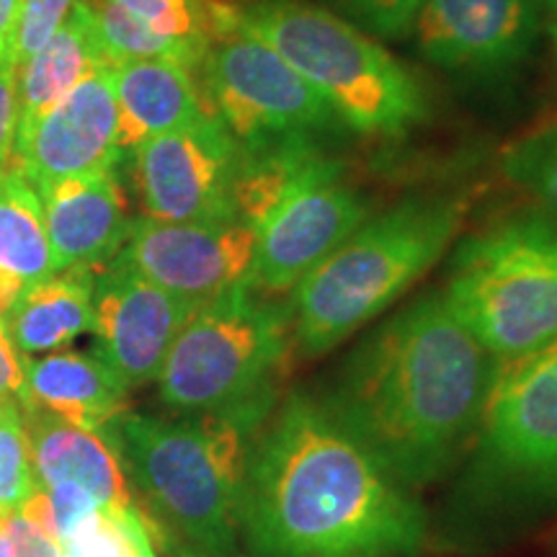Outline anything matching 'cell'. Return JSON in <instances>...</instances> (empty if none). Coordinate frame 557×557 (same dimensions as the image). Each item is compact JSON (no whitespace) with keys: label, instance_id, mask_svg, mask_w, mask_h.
<instances>
[{"label":"cell","instance_id":"obj_1","mask_svg":"<svg viewBox=\"0 0 557 557\" xmlns=\"http://www.w3.org/2000/svg\"><path fill=\"white\" fill-rule=\"evenodd\" d=\"M426 508L315 395L292 389L256 436L243 506L246 557H418Z\"/></svg>","mask_w":557,"mask_h":557},{"label":"cell","instance_id":"obj_2","mask_svg":"<svg viewBox=\"0 0 557 557\" xmlns=\"http://www.w3.org/2000/svg\"><path fill=\"white\" fill-rule=\"evenodd\" d=\"M493 372L496 357L451 315L442 292H429L361 338L318 400L416 493L468 455Z\"/></svg>","mask_w":557,"mask_h":557},{"label":"cell","instance_id":"obj_3","mask_svg":"<svg viewBox=\"0 0 557 557\" xmlns=\"http://www.w3.org/2000/svg\"><path fill=\"white\" fill-rule=\"evenodd\" d=\"M274 410L122 413L107 429L132 491L191 557L243 555V506L256 436Z\"/></svg>","mask_w":557,"mask_h":557},{"label":"cell","instance_id":"obj_4","mask_svg":"<svg viewBox=\"0 0 557 557\" xmlns=\"http://www.w3.org/2000/svg\"><path fill=\"white\" fill-rule=\"evenodd\" d=\"M465 201L418 194L372 214L292 289V346L318 359L393 308L455 243Z\"/></svg>","mask_w":557,"mask_h":557},{"label":"cell","instance_id":"obj_5","mask_svg":"<svg viewBox=\"0 0 557 557\" xmlns=\"http://www.w3.org/2000/svg\"><path fill=\"white\" fill-rule=\"evenodd\" d=\"M549 508H557V338L496 359L449 519L462 537H480Z\"/></svg>","mask_w":557,"mask_h":557},{"label":"cell","instance_id":"obj_6","mask_svg":"<svg viewBox=\"0 0 557 557\" xmlns=\"http://www.w3.org/2000/svg\"><path fill=\"white\" fill-rule=\"evenodd\" d=\"M235 209L256 230L250 287L267 297L295 289L372 218L344 163L318 148L315 137L282 139L246 152L235 181Z\"/></svg>","mask_w":557,"mask_h":557},{"label":"cell","instance_id":"obj_7","mask_svg":"<svg viewBox=\"0 0 557 557\" xmlns=\"http://www.w3.org/2000/svg\"><path fill=\"white\" fill-rule=\"evenodd\" d=\"M238 26L284 58L357 135L393 139L429 120L426 90L380 41L310 0H238Z\"/></svg>","mask_w":557,"mask_h":557},{"label":"cell","instance_id":"obj_8","mask_svg":"<svg viewBox=\"0 0 557 557\" xmlns=\"http://www.w3.org/2000/svg\"><path fill=\"white\" fill-rule=\"evenodd\" d=\"M292 346L289 310L250 284L199 305L158 374V395L178 416L274 410Z\"/></svg>","mask_w":557,"mask_h":557},{"label":"cell","instance_id":"obj_9","mask_svg":"<svg viewBox=\"0 0 557 557\" xmlns=\"http://www.w3.org/2000/svg\"><path fill=\"white\" fill-rule=\"evenodd\" d=\"M442 297L491 357L549 344L557 338V220L527 209L468 235Z\"/></svg>","mask_w":557,"mask_h":557},{"label":"cell","instance_id":"obj_10","mask_svg":"<svg viewBox=\"0 0 557 557\" xmlns=\"http://www.w3.org/2000/svg\"><path fill=\"white\" fill-rule=\"evenodd\" d=\"M201 94L243 150L315 137L336 122L323 96L267 41L235 24L201 60Z\"/></svg>","mask_w":557,"mask_h":557},{"label":"cell","instance_id":"obj_11","mask_svg":"<svg viewBox=\"0 0 557 557\" xmlns=\"http://www.w3.org/2000/svg\"><path fill=\"white\" fill-rule=\"evenodd\" d=\"M132 152V176L145 218L163 222L238 218L233 191L240 145L212 111L189 127L148 139Z\"/></svg>","mask_w":557,"mask_h":557},{"label":"cell","instance_id":"obj_12","mask_svg":"<svg viewBox=\"0 0 557 557\" xmlns=\"http://www.w3.org/2000/svg\"><path fill=\"white\" fill-rule=\"evenodd\" d=\"M158 287L205 305L250 284L256 263V230L240 218L163 222L135 218L116 256Z\"/></svg>","mask_w":557,"mask_h":557},{"label":"cell","instance_id":"obj_13","mask_svg":"<svg viewBox=\"0 0 557 557\" xmlns=\"http://www.w3.org/2000/svg\"><path fill=\"white\" fill-rule=\"evenodd\" d=\"M197 308L114 259L96 276L94 287L90 333L96 336V357L129 389L156 382Z\"/></svg>","mask_w":557,"mask_h":557},{"label":"cell","instance_id":"obj_14","mask_svg":"<svg viewBox=\"0 0 557 557\" xmlns=\"http://www.w3.org/2000/svg\"><path fill=\"white\" fill-rule=\"evenodd\" d=\"M421 58L457 75L504 78L540 37L537 0H423L413 21Z\"/></svg>","mask_w":557,"mask_h":557},{"label":"cell","instance_id":"obj_15","mask_svg":"<svg viewBox=\"0 0 557 557\" xmlns=\"http://www.w3.org/2000/svg\"><path fill=\"white\" fill-rule=\"evenodd\" d=\"M120 156L114 67L90 73L32 129L13 139L16 169L37 191L67 178L114 171Z\"/></svg>","mask_w":557,"mask_h":557},{"label":"cell","instance_id":"obj_16","mask_svg":"<svg viewBox=\"0 0 557 557\" xmlns=\"http://www.w3.org/2000/svg\"><path fill=\"white\" fill-rule=\"evenodd\" d=\"M54 269H103L129 235L127 197L114 171L67 178L39 189Z\"/></svg>","mask_w":557,"mask_h":557},{"label":"cell","instance_id":"obj_17","mask_svg":"<svg viewBox=\"0 0 557 557\" xmlns=\"http://www.w3.org/2000/svg\"><path fill=\"white\" fill-rule=\"evenodd\" d=\"M32 468L37 483H73L107 511L137 508L122 457L107 431H88L39 408H24Z\"/></svg>","mask_w":557,"mask_h":557},{"label":"cell","instance_id":"obj_18","mask_svg":"<svg viewBox=\"0 0 557 557\" xmlns=\"http://www.w3.org/2000/svg\"><path fill=\"white\" fill-rule=\"evenodd\" d=\"M116 148L137 150L152 137L209 114L191 67L173 60H132L114 67Z\"/></svg>","mask_w":557,"mask_h":557},{"label":"cell","instance_id":"obj_19","mask_svg":"<svg viewBox=\"0 0 557 557\" xmlns=\"http://www.w3.org/2000/svg\"><path fill=\"white\" fill-rule=\"evenodd\" d=\"M24 367L29 408L88 431H107L127 413L129 387L96 354H45Z\"/></svg>","mask_w":557,"mask_h":557},{"label":"cell","instance_id":"obj_20","mask_svg":"<svg viewBox=\"0 0 557 557\" xmlns=\"http://www.w3.org/2000/svg\"><path fill=\"white\" fill-rule=\"evenodd\" d=\"M99 67H111L96 34L86 0H75L67 18L50 41L16 65L18 120L16 137L32 129L47 111L58 107L78 83Z\"/></svg>","mask_w":557,"mask_h":557},{"label":"cell","instance_id":"obj_21","mask_svg":"<svg viewBox=\"0 0 557 557\" xmlns=\"http://www.w3.org/2000/svg\"><path fill=\"white\" fill-rule=\"evenodd\" d=\"M96 271L62 269L18 297L5 329L24 357L54 354L94 325Z\"/></svg>","mask_w":557,"mask_h":557},{"label":"cell","instance_id":"obj_22","mask_svg":"<svg viewBox=\"0 0 557 557\" xmlns=\"http://www.w3.org/2000/svg\"><path fill=\"white\" fill-rule=\"evenodd\" d=\"M54 271L39 191L9 165L0 173V315H9L26 289Z\"/></svg>","mask_w":557,"mask_h":557},{"label":"cell","instance_id":"obj_23","mask_svg":"<svg viewBox=\"0 0 557 557\" xmlns=\"http://www.w3.org/2000/svg\"><path fill=\"white\" fill-rule=\"evenodd\" d=\"M86 3L111 67L132 60H173L194 70L205 60L207 50L191 41L158 34L114 0H86Z\"/></svg>","mask_w":557,"mask_h":557},{"label":"cell","instance_id":"obj_24","mask_svg":"<svg viewBox=\"0 0 557 557\" xmlns=\"http://www.w3.org/2000/svg\"><path fill=\"white\" fill-rule=\"evenodd\" d=\"M500 171L557 220V120L513 139L500 156Z\"/></svg>","mask_w":557,"mask_h":557},{"label":"cell","instance_id":"obj_25","mask_svg":"<svg viewBox=\"0 0 557 557\" xmlns=\"http://www.w3.org/2000/svg\"><path fill=\"white\" fill-rule=\"evenodd\" d=\"M37 485L24 416L18 410L9 421L0 423V519L16 513L32 498Z\"/></svg>","mask_w":557,"mask_h":557},{"label":"cell","instance_id":"obj_26","mask_svg":"<svg viewBox=\"0 0 557 557\" xmlns=\"http://www.w3.org/2000/svg\"><path fill=\"white\" fill-rule=\"evenodd\" d=\"M354 26L369 37L403 39L413 29L423 0H336Z\"/></svg>","mask_w":557,"mask_h":557},{"label":"cell","instance_id":"obj_27","mask_svg":"<svg viewBox=\"0 0 557 557\" xmlns=\"http://www.w3.org/2000/svg\"><path fill=\"white\" fill-rule=\"evenodd\" d=\"M75 0H21L16 32V65L26 62L34 52L50 41L62 21L67 18Z\"/></svg>","mask_w":557,"mask_h":557},{"label":"cell","instance_id":"obj_28","mask_svg":"<svg viewBox=\"0 0 557 557\" xmlns=\"http://www.w3.org/2000/svg\"><path fill=\"white\" fill-rule=\"evenodd\" d=\"M45 491H47V498H50L52 527L60 542H65L70 534H73L75 529L90 517V513L101 508L86 491H83V487L73 483H58V485L45 487Z\"/></svg>","mask_w":557,"mask_h":557},{"label":"cell","instance_id":"obj_29","mask_svg":"<svg viewBox=\"0 0 557 557\" xmlns=\"http://www.w3.org/2000/svg\"><path fill=\"white\" fill-rule=\"evenodd\" d=\"M9 532L13 557H65L62 542L54 537L50 529L39 527L37 521L26 519L24 513H11L3 519Z\"/></svg>","mask_w":557,"mask_h":557},{"label":"cell","instance_id":"obj_30","mask_svg":"<svg viewBox=\"0 0 557 557\" xmlns=\"http://www.w3.org/2000/svg\"><path fill=\"white\" fill-rule=\"evenodd\" d=\"M24 354L18 351L5 329V318L0 323V400H11L24 410L29 408V389H26Z\"/></svg>","mask_w":557,"mask_h":557},{"label":"cell","instance_id":"obj_31","mask_svg":"<svg viewBox=\"0 0 557 557\" xmlns=\"http://www.w3.org/2000/svg\"><path fill=\"white\" fill-rule=\"evenodd\" d=\"M16 70H0V173L9 169L16 139Z\"/></svg>","mask_w":557,"mask_h":557},{"label":"cell","instance_id":"obj_32","mask_svg":"<svg viewBox=\"0 0 557 557\" xmlns=\"http://www.w3.org/2000/svg\"><path fill=\"white\" fill-rule=\"evenodd\" d=\"M21 0H0V70H16Z\"/></svg>","mask_w":557,"mask_h":557},{"label":"cell","instance_id":"obj_33","mask_svg":"<svg viewBox=\"0 0 557 557\" xmlns=\"http://www.w3.org/2000/svg\"><path fill=\"white\" fill-rule=\"evenodd\" d=\"M0 557H13V547H11L9 532H5L3 519H0Z\"/></svg>","mask_w":557,"mask_h":557},{"label":"cell","instance_id":"obj_34","mask_svg":"<svg viewBox=\"0 0 557 557\" xmlns=\"http://www.w3.org/2000/svg\"><path fill=\"white\" fill-rule=\"evenodd\" d=\"M18 406L16 403H11V400H0V423H5L9 421L11 416H16L18 413Z\"/></svg>","mask_w":557,"mask_h":557},{"label":"cell","instance_id":"obj_35","mask_svg":"<svg viewBox=\"0 0 557 557\" xmlns=\"http://www.w3.org/2000/svg\"><path fill=\"white\" fill-rule=\"evenodd\" d=\"M549 39H553V52H555V67H557V18L549 24Z\"/></svg>","mask_w":557,"mask_h":557},{"label":"cell","instance_id":"obj_36","mask_svg":"<svg viewBox=\"0 0 557 557\" xmlns=\"http://www.w3.org/2000/svg\"><path fill=\"white\" fill-rule=\"evenodd\" d=\"M537 3H542L545 9H549L553 13H557V0H537Z\"/></svg>","mask_w":557,"mask_h":557},{"label":"cell","instance_id":"obj_37","mask_svg":"<svg viewBox=\"0 0 557 557\" xmlns=\"http://www.w3.org/2000/svg\"><path fill=\"white\" fill-rule=\"evenodd\" d=\"M62 553H65V557H81L78 553H73V549H70V547H62Z\"/></svg>","mask_w":557,"mask_h":557},{"label":"cell","instance_id":"obj_38","mask_svg":"<svg viewBox=\"0 0 557 557\" xmlns=\"http://www.w3.org/2000/svg\"><path fill=\"white\" fill-rule=\"evenodd\" d=\"M555 557H557V542H555Z\"/></svg>","mask_w":557,"mask_h":557},{"label":"cell","instance_id":"obj_39","mask_svg":"<svg viewBox=\"0 0 557 557\" xmlns=\"http://www.w3.org/2000/svg\"><path fill=\"white\" fill-rule=\"evenodd\" d=\"M114 3H122V0H114Z\"/></svg>","mask_w":557,"mask_h":557}]
</instances>
